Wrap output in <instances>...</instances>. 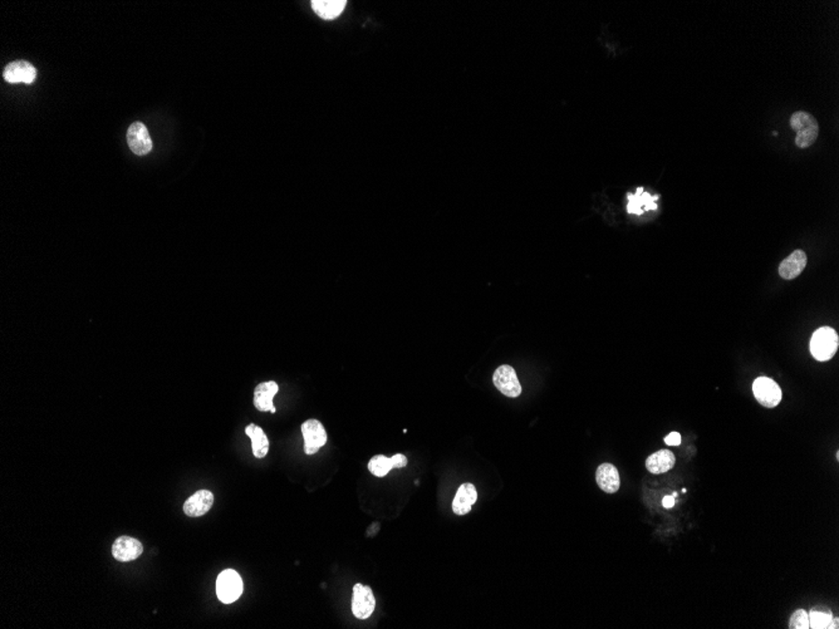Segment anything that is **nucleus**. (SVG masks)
Returning a JSON list of instances; mask_svg holds the SVG:
<instances>
[{
  "label": "nucleus",
  "instance_id": "4468645a",
  "mask_svg": "<svg viewBox=\"0 0 839 629\" xmlns=\"http://www.w3.org/2000/svg\"><path fill=\"white\" fill-rule=\"evenodd\" d=\"M627 199H628V205H627L628 214L641 216L646 211L657 208L656 200L658 199V196L651 195L644 190V187H639L635 194H628Z\"/></svg>",
  "mask_w": 839,
  "mask_h": 629
},
{
  "label": "nucleus",
  "instance_id": "ddd939ff",
  "mask_svg": "<svg viewBox=\"0 0 839 629\" xmlns=\"http://www.w3.org/2000/svg\"><path fill=\"white\" fill-rule=\"evenodd\" d=\"M279 386L274 380L263 382L256 386L254 391V406L260 412H272L275 413V406L273 399L278 393Z\"/></svg>",
  "mask_w": 839,
  "mask_h": 629
},
{
  "label": "nucleus",
  "instance_id": "a211bd4d",
  "mask_svg": "<svg viewBox=\"0 0 839 629\" xmlns=\"http://www.w3.org/2000/svg\"><path fill=\"white\" fill-rule=\"evenodd\" d=\"M675 461H676V458L672 452L668 451V450H660L647 457L646 469L649 470L651 474L661 475L674 468Z\"/></svg>",
  "mask_w": 839,
  "mask_h": 629
},
{
  "label": "nucleus",
  "instance_id": "412c9836",
  "mask_svg": "<svg viewBox=\"0 0 839 629\" xmlns=\"http://www.w3.org/2000/svg\"><path fill=\"white\" fill-rule=\"evenodd\" d=\"M808 616H809V628L813 629H827L833 619L832 611H828L826 608H814L813 611H810Z\"/></svg>",
  "mask_w": 839,
  "mask_h": 629
},
{
  "label": "nucleus",
  "instance_id": "dca6fc26",
  "mask_svg": "<svg viewBox=\"0 0 839 629\" xmlns=\"http://www.w3.org/2000/svg\"><path fill=\"white\" fill-rule=\"evenodd\" d=\"M596 480L598 486L604 493L615 494L620 486V477L618 470L612 463H602L596 472Z\"/></svg>",
  "mask_w": 839,
  "mask_h": 629
},
{
  "label": "nucleus",
  "instance_id": "2eb2a0df",
  "mask_svg": "<svg viewBox=\"0 0 839 629\" xmlns=\"http://www.w3.org/2000/svg\"><path fill=\"white\" fill-rule=\"evenodd\" d=\"M807 254L803 250H795L791 256L781 261L779 265V275L786 280L795 279L802 274L807 265Z\"/></svg>",
  "mask_w": 839,
  "mask_h": 629
},
{
  "label": "nucleus",
  "instance_id": "4be33fe9",
  "mask_svg": "<svg viewBox=\"0 0 839 629\" xmlns=\"http://www.w3.org/2000/svg\"><path fill=\"white\" fill-rule=\"evenodd\" d=\"M789 628L791 629H808L809 628V616L808 613L804 609H798L794 611L789 621Z\"/></svg>",
  "mask_w": 839,
  "mask_h": 629
},
{
  "label": "nucleus",
  "instance_id": "f03ea898",
  "mask_svg": "<svg viewBox=\"0 0 839 629\" xmlns=\"http://www.w3.org/2000/svg\"><path fill=\"white\" fill-rule=\"evenodd\" d=\"M838 350V334L831 326L817 329L810 340V352L817 361L826 362L833 358Z\"/></svg>",
  "mask_w": 839,
  "mask_h": 629
},
{
  "label": "nucleus",
  "instance_id": "393cba45",
  "mask_svg": "<svg viewBox=\"0 0 839 629\" xmlns=\"http://www.w3.org/2000/svg\"><path fill=\"white\" fill-rule=\"evenodd\" d=\"M828 628H829V629H832V628L837 629V628H839V622H838V619H837V618H835V619H832V622H831V624H829V627H828Z\"/></svg>",
  "mask_w": 839,
  "mask_h": 629
},
{
  "label": "nucleus",
  "instance_id": "b1692460",
  "mask_svg": "<svg viewBox=\"0 0 839 629\" xmlns=\"http://www.w3.org/2000/svg\"><path fill=\"white\" fill-rule=\"evenodd\" d=\"M662 505H663V508H666V509H671V508H674V505H675L674 496H671V495H668V496H665V498H663V500H662Z\"/></svg>",
  "mask_w": 839,
  "mask_h": 629
},
{
  "label": "nucleus",
  "instance_id": "0eeeda50",
  "mask_svg": "<svg viewBox=\"0 0 839 629\" xmlns=\"http://www.w3.org/2000/svg\"><path fill=\"white\" fill-rule=\"evenodd\" d=\"M493 382L504 396L514 398L520 396V393H521V386H520L518 376L515 373V369L507 364L500 366L494 372Z\"/></svg>",
  "mask_w": 839,
  "mask_h": 629
},
{
  "label": "nucleus",
  "instance_id": "7ed1b4c3",
  "mask_svg": "<svg viewBox=\"0 0 839 629\" xmlns=\"http://www.w3.org/2000/svg\"><path fill=\"white\" fill-rule=\"evenodd\" d=\"M242 593V576L234 569H225L220 573L216 581V594L220 602L231 604Z\"/></svg>",
  "mask_w": 839,
  "mask_h": 629
},
{
  "label": "nucleus",
  "instance_id": "aec40b11",
  "mask_svg": "<svg viewBox=\"0 0 839 629\" xmlns=\"http://www.w3.org/2000/svg\"><path fill=\"white\" fill-rule=\"evenodd\" d=\"M245 434L249 436V439H252V449H253L254 456L256 458L266 457V453L269 452V439L264 434L263 428L252 423L245 428Z\"/></svg>",
  "mask_w": 839,
  "mask_h": 629
},
{
  "label": "nucleus",
  "instance_id": "9d476101",
  "mask_svg": "<svg viewBox=\"0 0 839 629\" xmlns=\"http://www.w3.org/2000/svg\"><path fill=\"white\" fill-rule=\"evenodd\" d=\"M143 552L141 543L131 536H119L112 545L113 558L119 562H132Z\"/></svg>",
  "mask_w": 839,
  "mask_h": 629
},
{
  "label": "nucleus",
  "instance_id": "5701e85b",
  "mask_svg": "<svg viewBox=\"0 0 839 629\" xmlns=\"http://www.w3.org/2000/svg\"><path fill=\"white\" fill-rule=\"evenodd\" d=\"M665 444L668 446H679L681 444V435L679 432H671L665 437Z\"/></svg>",
  "mask_w": 839,
  "mask_h": 629
},
{
  "label": "nucleus",
  "instance_id": "1a4fd4ad",
  "mask_svg": "<svg viewBox=\"0 0 839 629\" xmlns=\"http://www.w3.org/2000/svg\"><path fill=\"white\" fill-rule=\"evenodd\" d=\"M3 77L9 84H30L37 77L36 68L25 60H15L4 68Z\"/></svg>",
  "mask_w": 839,
  "mask_h": 629
},
{
  "label": "nucleus",
  "instance_id": "f8f14e48",
  "mask_svg": "<svg viewBox=\"0 0 839 629\" xmlns=\"http://www.w3.org/2000/svg\"><path fill=\"white\" fill-rule=\"evenodd\" d=\"M214 504V495L209 490H200L190 496L183 504V512L190 517L205 515Z\"/></svg>",
  "mask_w": 839,
  "mask_h": 629
},
{
  "label": "nucleus",
  "instance_id": "423d86ee",
  "mask_svg": "<svg viewBox=\"0 0 839 629\" xmlns=\"http://www.w3.org/2000/svg\"><path fill=\"white\" fill-rule=\"evenodd\" d=\"M376 608V600L373 597L372 589L362 584H356L353 587V597H352V613L358 619H367L371 617Z\"/></svg>",
  "mask_w": 839,
  "mask_h": 629
},
{
  "label": "nucleus",
  "instance_id": "20e7f679",
  "mask_svg": "<svg viewBox=\"0 0 839 629\" xmlns=\"http://www.w3.org/2000/svg\"><path fill=\"white\" fill-rule=\"evenodd\" d=\"M753 392L757 402L767 409H774L783 398V393L778 383L768 377H759L754 380Z\"/></svg>",
  "mask_w": 839,
  "mask_h": 629
},
{
  "label": "nucleus",
  "instance_id": "39448f33",
  "mask_svg": "<svg viewBox=\"0 0 839 629\" xmlns=\"http://www.w3.org/2000/svg\"><path fill=\"white\" fill-rule=\"evenodd\" d=\"M301 434L304 439V452L314 455L327 442V432L323 425L318 420H308L301 425Z\"/></svg>",
  "mask_w": 839,
  "mask_h": 629
},
{
  "label": "nucleus",
  "instance_id": "f3484780",
  "mask_svg": "<svg viewBox=\"0 0 839 629\" xmlns=\"http://www.w3.org/2000/svg\"><path fill=\"white\" fill-rule=\"evenodd\" d=\"M478 500V493L473 484H462L453 501V510L457 515H465L471 510V506Z\"/></svg>",
  "mask_w": 839,
  "mask_h": 629
},
{
  "label": "nucleus",
  "instance_id": "f257e3e1",
  "mask_svg": "<svg viewBox=\"0 0 839 629\" xmlns=\"http://www.w3.org/2000/svg\"><path fill=\"white\" fill-rule=\"evenodd\" d=\"M791 127L797 132L795 145L799 149H808L816 143L819 135V125L817 119L808 112L798 111L792 114Z\"/></svg>",
  "mask_w": 839,
  "mask_h": 629
},
{
  "label": "nucleus",
  "instance_id": "6ab92c4d",
  "mask_svg": "<svg viewBox=\"0 0 839 629\" xmlns=\"http://www.w3.org/2000/svg\"><path fill=\"white\" fill-rule=\"evenodd\" d=\"M346 6H347L346 0H314L312 1V8L316 14L320 18L327 19V20L339 17V14H342Z\"/></svg>",
  "mask_w": 839,
  "mask_h": 629
},
{
  "label": "nucleus",
  "instance_id": "6e6552de",
  "mask_svg": "<svg viewBox=\"0 0 839 629\" xmlns=\"http://www.w3.org/2000/svg\"><path fill=\"white\" fill-rule=\"evenodd\" d=\"M127 143L131 151L138 156H145L152 150V140L150 137L146 126L142 122H135L127 130Z\"/></svg>",
  "mask_w": 839,
  "mask_h": 629
},
{
  "label": "nucleus",
  "instance_id": "9b49d317",
  "mask_svg": "<svg viewBox=\"0 0 839 629\" xmlns=\"http://www.w3.org/2000/svg\"><path fill=\"white\" fill-rule=\"evenodd\" d=\"M408 457L401 453L395 456L386 457L384 455L373 456L368 463L370 472L377 477H384L390 472L391 470L401 469L408 465Z\"/></svg>",
  "mask_w": 839,
  "mask_h": 629
}]
</instances>
